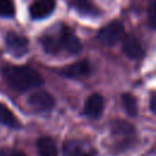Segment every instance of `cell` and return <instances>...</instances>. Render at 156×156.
I'll return each mask as SVG.
<instances>
[{
  "label": "cell",
  "mask_w": 156,
  "mask_h": 156,
  "mask_svg": "<svg viewBox=\"0 0 156 156\" xmlns=\"http://www.w3.org/2000/svg\"><path fill=\"white\" fill-rule=\"evenodd\" d=\"M2 74L6 83L16 91H26L44 84L41 74L30 66H9Z\"/></svg>",
  "instance_id": "1"
},
{
  "label": "cell",
  "mask_w": 156,
  "mask_h": 156,
  "mask_svg": "<svg viewBox=\"0 0 156 156\" xmlns=\"http://www.w3.org/2000/svg\"><path fill=\"white\" fill-rule=\"evenodd\" d=\"M124 35V28L123 24L119 21H112L104 26L96 34L98 40L107 46H112L117 44Z\"/></svg>",
  "instance_id": "2"
},
{
  "label": "cell",
  "mask_w": 156,
  "mask_h": 156,
  "mask_svg": "<svg viewBox=\"0 0 156 156\" xmlns=\"http://www.w3.org/2000/svg\"><path fill=\"white\" fill-rule=\"evenodd\" d=\"M57 30H58V37H60V43L62 49H65L67 52L72 55L79 54L82 51V43L79 38L71 30V28H68L65 24H60L57 27Z\"/></svg>",
  "instance_id": "3"
},
{
  "label": "cell",
  "mask_w": 156,
  "mask_h": 156,
  "mask_svg": "<svg viewBox=\"0 0 156 156\" xmlns=\"http://www.w3.org/2000/svg\"><path fill=\"white\" fill-rule=\"evenodd\" d=\"M5 43H6L7 50L13 56L20 57L28 52L29 43H28V39L22 34H18L16 32H9L6 34Z\"/></svg>",
  "instance_id": "4"
},
{
  "label": "cell",
  "mask_w": 156,
  "mask_h": 156,
  "mask_svg": "<svg viewBox=\"0 0 156 156\" xmlns=\"http://www.w3.org/2000/svg\"><path fill=\"white\" fill-rule=\"evenodd\" d=\"M55 100L51 94L45 90H35L28 98V105L38 112H45L54 107Z\"/></svg>",
  "instance_id": "5"
},
{
  "label": "cell",
  "mask_w": 156,
  "mask_h": 156,
  "mask_svg": "<svg viewBox=\"0 0 156 156\" xmlns=\"http://www.w3.org/2000/svg\"><path fill=\"white\" fill-rule=\"evenodd\" d=\"M65 156H98L95 150L84 141L80 140H68L63 146Z\"/></svg>",
  "instance_id": "6"
},
{
  "label": "cell",
  "mask_w": 156,
  "mask_h": 156,
  "mask_svg": "<svg viewBox=\"0 0 156 156\" xmlns=\"http://www.w3.org/2000/svg\"><path fill=\"white\" fill-rule=\"evenodd\" d=\"M91 67L90 63L87 60H82L78 62H74L72 65L66 66L65 68H62L60 71L61 76H63L65 78H69V79H80L83 77H87L90 74Z\"/></svg>",
  "instance_id": "7"
},
{
  "label": "cell",
  "mask_w": 156,
  "mask_h": 156,
  "mask_svg": "<svg viewBox=\"0 0 156 156\" xmlns=\"http://www.w3.org/2000/svg\"><path fill=\"white\" fill-rule=\"evenodd\" d=\"M55 10V0H34L29 6V15L33 20L49 17Z\"/></svg>",
  "instance_id": "8"
},
{
  "label": "cell",
  "mask_w": 156,
  "mask_h": 156,
  "mask_svg": "<svg viewBox=\"0 0 156 156\" xmlns=\"http://www.w3.org/2000/svg\"><path fill=\"white\" fill-rule=\"evenodd\" d=\"M122 50L123 52L132 60H139L144 56V49L136 37L128 34L124 37L123 43H122Z\"/></svg>",
  "instance_id": "9"
},
{
  "label": "cell",
  "mask_w": 156,
  "mask_h": 156,
  "mask_svg": "<svg viewBox=\"0 0 156 156\" xmlns=\"http://www.w3.org/2000/svg\"><path fill=\"white\" fill-rule=\"evenodd\" d=\"M104 112V99L100 94H91L87 98L84 104V113L93 119H98L101 117Z\"/></svg>",
  "instance_id": "10"
},
{
  "label": "cell",
  "mask_w": 156,
  "mask_h": 156,
  "mask_svg": "<svg viewBox=\"0 0 156 156\" xmlns=\"http://www.w3.org/2000/svg\"><path fill=\"white\" fill-rule=\"evenodd\" d=\"M111 132H112L115 138L122 139L124 141L133 139L134 133H135L133 126L126 121H122V119H116L111 123Z\"/></svg>",
  "instance_id": "11"
},
{
  "label": "cell",
  "mask_w": 156,
  "mask_h": 156,
  "mask_svg": "<svg viewBox=\"0 0 156 156\" xmlns=\"http://www.w3.org/2000/svg\"><path fill=\"white\" fill-rule=\"evenodd\" d=\"M40 44L43 49L48 54H57L61 51V43H60V37H58V30L55 33L48 32L40 38Z\"/></svg>",
  "instance_id": "12"
},
{
  "label": "cell",
  "mask_w": 156,
  "mask_h": 156,
  "mask_svg": "<svg viewBox=\"0 0 156 156\" xmlns=\"http://www.w3.org/2000/svg\"><path fill=\"white\" fill-rule=\"evenodd\" d=\"M39 156H57V146L50 136H41L37 141Z\"/></svg>",
  "instance_id": "13"
},
{
  "label": "cell",
  "mask_w": 156,
  "mask_h": 156,
  "mask_svg": "<svg viewBox=\"0 0 156 156\" xmlns=\"http://www.w3.org/2000/svg\"><path fill=\"white\" fill-rule=\"evenodd\" d=\"M0 123L12 129H18L21 127V123L16 118L13 112L1 102H0Z\"/></svg>",
  "instance_id": "14"
},
{
  "label": "cell",
  "mask_w": 156,
  "mask_h": 156,
  "mask_svg": "<svg viewBox=\"0 0 156 156\" xmlns=\"http://www.w3.org/2000/svg\"><path fill=\"white\" fill-rule=\"evenodd\" d=\"M71 5L80 13L88 15V16H98L100 13V10L91 4L89 0H69Z\"/></svg>",
  "instance_id": "15"
},
{
  "label": "cell",
  "mask_w": 156,
  "mask_h": 156,
  "mask_svg": "<svg viewBox=\"0 0 156 156\" xmlns=\"http://www.w3.org/2000/svg\"><path fill=\"white\" fill-rule=\"evenodd\" d=\"M122 106L129 117H135L138 115V101L132 94L126 93L122 95Z\"/></svg>",
  "instance_id": "16"
},
{
  "label": "cell",
  "mask_w": 156,
  "mask_h": 156,
  "mask_svg": "<svg viewBox=\"0 0 156 156\" xmlns=\"http://www.w3.org/2000/svg\"><path fill=\"white\" fill-rule=\"evenodd\" d=\"M0 16L1 17H13L15 16L13 0H0Z\"/></svg>",
  "instance_id": "17"
},
{
  "label": "cell",
  "mask_w": 156,
  "mask_h": 156,
  "mask_svg": "<svg viewBox=\"0 0 156 156\" xmlns=\"http://www.w3.org/2000/svg\"><path fill=\"white\" fill-rule=\"evenodd\" d=\"M147 13H149V23H150V27L151 28H155L156 26V2L155 1H151L150 6H149V10H147Z\"/></svg>",
  "instance_id": "18"
},
{
  "label": "cell",
  "mask_w": 156,
  "mask_h": 156,
  "mask_svg": "<svg viewBox=\"0 0 156 156\" xmlns=\"http://www.w3.org/2000/svg\"><path fill=\"white\" fill-rule=\"evenodd\" d=\"M0 156H26L22 151L13 150V149H1Z\"/></svg>",
  "instance_id": "19"
},
{
  "label": "cell",
  "mask_w": 156,
  "mask_h": 156,
  "mask_svg": "<svg viewBox=\"0 0 156 156\" xmlns=\"http://www.w3.org/2000/svg\"><path fill=\"white\" fill-rule=\"evenodd\" d=\"M156 96H155V94L152 93L151 94V98H150V110L152 111V113H155L156 112Z\"/></svg>",
  "instance_id": "20"
}]
</instances>
